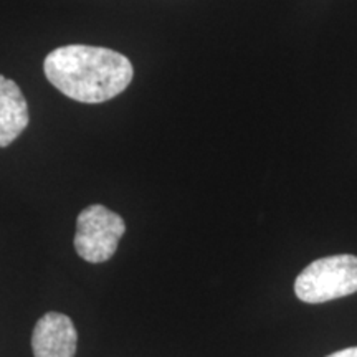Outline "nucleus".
Instances as JSON below:
<instances>
[{"instance_id": "nucleus-1", "label": "nucleus", "mask_w": 357, "mask_h": 357, "mask_svg": "<svg viewBox=\"0 0 357 357\" xmlns=\"http://www.w3.org/2000/svg\"><path fill=\"white\" fill-rule=\"evenodd\" d=\"M43 73L58 91L78 102L98 105L116 98L132 82L123 53L89 45H65L45 56Z\"/></svg>"}, {"instance_id": "nucleus-2", "label": "nucleus", "mask_w": 357, "mask_h": 357, "mask_svg": "<svg viewBox=\"0 0 357 357\" xmlns=\"http://www.w3.org/2000/svg\"><path fill=\"white\" fill-rule=\"evenodd\" d=\"M357 291V257L333 255L312 261L294 283V293L310 305L333 301Z\"/></svg>"}, {"instance_id": "nucleus-3", "label": "nucleus", "mask_w": 357, "mask_h": 357, "mask_svg": "<svg viewBox=\"0 0 357 357\" xmlns=\"http://www.w3.org/2000/svg\"><path fill=\"white\" fill-rule=\"evenodd\" d=\"M124 231L126 223L121 215L105 205H89L77 218L75 250L89 263H105L116 253Z\"/></svg>"}, {"instance_id": "nucleus-4", "label": "nucleus", "mask_w": 357, "mask_h": 357, "mask_svg": "<svg viewBox=\"0 0 357 357\" xmlns=\"http://www.w3.org/2000/svg\"><path fill=\"white\" fill-rule=\"evenodd\" d=\"M78 331L61 312H47L35 324L32 349L35 357H75Z\"/></svg>"}, {"instance_id": "nucleus-5", "label": "nucleus", "mask_w": 357, "mask_h": 357, "mask_svg": "<svg viewBox=\"0 0 357 357\" xmlns=\"http://www.w3.org/2000/svg\"><path fill=\"white\" fill-rule=\"evenodd\" d=\"M29 105L19 84L0 75V147L10 146L29 126Z\"/></svg>"}, {"instance_id": "nucleus-6", "label": "nucleus", "mask_w": 357, "mask_h": 357, "mask_svg": "<svg viewBox=\"0 0 357 357\" xmlns=\"http://www.w3.org/2000/svg\"><path fill=\"white\" fill-rule=\"evenodd\" d=\"M328 357H357V347H347V349L337 351L334 354H329Z\"/></svg>"}]
</instances>
